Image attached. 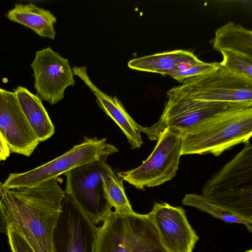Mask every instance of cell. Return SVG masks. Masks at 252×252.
I'll return each instance as SVG.
<instances>
[{"label": "cell", "mask_w": 252, "mask_h": 252, "mask_svg": "<svg viewBox=\"0 0 252 252\" xmlns=\"http://www.w3.org/2000/svg\"><path fill=\"white\" fill-rule=\"evenodd\" d=\"M10 20L25 26L41 37L54 39L55 16L49 10L32 3H16L6 15Z\"/></svg>", "instance_id": "obj_17"}, {"label": "cell", "mask_w": 252, "mask_h": 252, "mask_svg": "<svg viewBox=\"0 0 252 252\" xmlns=\"http://www.w3.org/2000/svg\"><path fill=\"white\" fill-rule=\"evenodd\" d=\"M202 62L192 52L176 50L135 58L127 65L138 71L171 76Z\"/></svg>", "instance_id": "obj_15"}, {"label": "cell", "mask_w": 252, "mask_h": 252, "mask_svg": "<svg viewBox=\"0 0 252 252\" xmlns=\"http://www.w3.org/2000/svg\"><path fill=\"white\" fill-rule=\"evenodd\" d=\"M252 107V102H214L187 98L168 97L158 120L140 131L150 140H157L159 134L169 128L184 133L216 116Z\"/></svg>", "instance_id": "obj_6"}, {"label": "cell", "mask_w": 252, "mask_h": 252, "mask_svg": "<svg viewBox=\"0 0 252 252\" xmlns=\"http://www.w3.org/2000/svg\"><path fill=\"white\" fill-rule=\"evenodd\" d=\"M220 65L230 71L252 80V57L228 51L220 52Z\"/></svg>", "instance_id": "obj_21"}, {"label": "cell", "mask_w": 252, "mask_h": 252, "mask_svg": "<svg viewBox=\"0 0 252 252\" xmlns=\"http://www.w3.org/2000/svg\"><path fill=\"white\" fill-rule=\"evenodd\" d=\"M10 153L8 145L0 131V161L5 160L9 156Z\"/></svg>", "instance_id": "obj_24"}, {"label": "cell", "mask_w": 252, "mask_h": 252, "mask_svg": "<svg viewBox=\"0 0 252 252\" xmlns=\"http://www.w3.org/2000/svg\"><path fill=\"white\" fill-rule=\"evenodd\" d=\"M14 93L39 142L50 138L55 133V127L42 104V100L22 86H18Z\"/></svg>", "instance_id": "obj_16"}, {"label": "cell", "mask_w": 252, "mask_h": 252, "mask_svg": "<svg viewBox=\"0 0 252 252\" xmlns=\"http://www.w3.org/2000/svg\"><path fill=\"white\" fill-rule=\"evenodd\" d=\"M245 252H252V250H250L247 251Z\"/></svg>", "instance_id": "obj_25"}, {"label": "cell", "mask_w": 252, "mask_h": 252, "mask_svg": "<svg viewBox=\"0 0 252 252\" xmlns=\"http://www.w3.org/2000/svg\"><path fill=\"white\" fill-rule=\"evenodd\" d=\"M181 134V155L211 154L219 156L252 135V107L209 119Z\"/></svg>", "instance_id": "obj_3"}, {"label": "cell", "mask_w": 252, "mask_h": 252, "mask_svg": "<svg viewBox=\"0 0 252 252\" xmlns=\"http://www.w3.org/2000/svg\"><path fill=\"white\" fill-rule=\"evenodd\" d=\"M243 149L205 184L202 195L231 213L252 221V145Z\"/></svg>", "instance_id": "obj_2"}, {"label": "cell", "mask_w": 252, "mask_h": 252, "mask_svg": "<svg viewBox=\"0 0 252 252\" xmlns=\"http://www.w3.org/2000/svg\"><path fill=\"white\" fill-rule=\"evenodd\" d=\"M148 214L167 252H192L198 237L182 207L156 202Z\"/></svg>", "instance_id": "obj_12"}, {"label": "cell", "mask_w": 252, "mask_h": 252, "mask_svg": "<svg viewBox=\"0 0 252 252\" xmlns=\"http://www.w3.org/2000/svg\"><path fill=\"white\" fill-rule=\"evenodd\" d=\"M109 156L77 167L63 174L64 193L94 225L103 222L112 211L103 187L102 174Z\"/></svg>", "instance_id": "obj_8"}, {"label": "cell", "mask_w": 252, "mask_h": 252, "mask_svg": "<svg viewBox=\"0 0 252 252\" xmlns=\"http://www.w3.org/2000/svg\"><path fill=\"white\" fill-rule=\"evenodd\" d=\"M102 222L95 252H167L149 214L112 211Z\"/></svg>", "instance_id": "obj_4"}, {"label": "cell", "mask_w": 252, "mask_h": 252, "mask_svg": "<svg viewBox=\"0 0 252 252\" xmlns=\"http://www.w3.org/2000/svg\"><path fill=\"white\" fill-rule=\"evenodd\" d=\"M103 187L114 211L119 214H132L133 211L125 192L123 180L116 175L107 164L102 174Z\"/></svg>", "instance_id": "obj_19"}, {"label": "cell", "mask_w": 252, "mask_h": 252, "mask_svg": "<svg viewBox=\"0 0 252 252\" xmlns=\"http://www.w3.org/2000/svg\"><path fill=\"white\" fill-rule=\"evenodd\" d=\"M149 157L138 167L117 175L139 189L159 186L171 180L178 169L182 139L180 133L166 128L158 138Z\"/></svg>", "instance_id": "obj_9"}, {"label": "cell", "mask_w": 252, "mask_h": 252, "mask_svg": "<svg viewBox=\"0 0 252 252\" xmlns=\"http://www.w3.org/2000/svg\"><path fill=\"white\" fill-rule=\"evenodd\" d=\"M183 205L193 207L200 211L207 213L212 216L228 223H237L246 225L252 232V221L236 216L211 202L202 195L189 193L185 195L182 200Z\"/></svg>", "instance_id": "obj_20"}, {"label": "cell", "mask_w": 252, "mask_h": 252, "mask_svg": "<svg viewBox=\"0 0 252 252\" xmlns=\"http://www.w3.org/2000/svg\"><path fill=\"white\" fill-rule=\"evenodd\" d=\"M0 131L10 152L29 157L39 143L14 92L0 88Z\"/></svg>", "instance_id": "obj_13"}, {"label": "cell", "mask_w": 252, "mask_h": 252, "mask_svg": "<svg viewBox=\"0 0 252 252\" xmlns=\"http://www.w3.org/2000/svg\"><path fill=\"white\" fill-rule=\"evenodd\" d=\"M220 63H205L202 62L189 66L187 69L180 71L171 77L179 83H182L185 79L190 77L205 73L219 68Z\"/></svg>", "instance_id": "obj_22"}, {"label": "cell", "mask_w": 252, "mask_h": 252, "mask_svg": "<svg viewBox=\"0 0 252 252\" xmlns=\"http://www.w3.org/2000/svg\"><path fill=\"white\" fill-rule=\"evenodd\" d=\"M97 227L65 196L53 234L54 252H95Z\"/></svg>", "instance_id": "obj_11"}, {"label": "cell", "mask_w": 252, "mask_h": 252, "mask_svg": "<svg viewBox=\"0 0 252 252\" xmlns=\"http://www.w3.org/2000/svg\"><path fill=\"white\" fill-rule=\"evenodd\" d=\"M31 66L36 95L51 105L62 100L66 88L75 84L68 59L50 47L37 51Z\"/></svg>", "instance_id": "obj_10"}, {"label": "cell", "mask_w": 252, "mask_h": 252, "mask_svg": "<svg viewBox=\"0 0 252 252\" xmlns=\"http://www.w3.org/2000/svg\"><path fill=\"white\" fill-rule=\"evenodd\" d=\"M65 196L58 177L32 187L9 189L0 181V232L14 230L35 252H54V231Z\"/></svg>", "instance_id": "obj_1"}, {"label": "cell", "mask_w": 252, "mask_h": 252, "mask_svg": "<svg viewBox=\"0 0 252 252\" xmlns=\"http://www.w3.org/2000/svg\"><path fill=\"white\" fill-rule=\"evenodd\" d=\"M214 48L252 57V32L240 24L228 22L215 32Z\"/></svg>", "instance_id": "obj_18"}, {"label": "cell", "mask_w": 252, "mask_h": 252, "mask_svg": "<svg viewBox=\"0 0 252 252\" xmlns=\"http://www.w3.org/2000/svg\"><path fill=\"white\" fill-rule=\"evenodd\" d=\"M118 152L106 138L85 137L81 143L47 163L25 172L10 173L2 186L8 189L32 187Z\"/></svg>", "instance_id": "obj_7"}, {"label": "cell", "mask_w": 252, "mask_h": 252, "mask_svg": "<svg viewBox=\"0 0 252 252\" xmlns=\"http://www.w3.org/2000/svg\"><path fill=\"white\" fill-rule=\"evenodd\" d=\"M74 75L78 76L89 87L96 98L98 106L120 127L126 137L132 149L140 148L142 140L139 124L126 110L122 102L116 96L106 94L90 79L86 66H74Z\"/></svg>", "instance_id": "obj_14"}, {"label": "cell", "mask_w": 252, "mask_h": 252, "mask_svg": "<svg viewBox=\"0 0 252 252\" xmlns=\"http://www.w3.org/2000/svg\"><path fill=\"white\" fill-rule=\"evenodd\" d=\"M12 252H35L27 241L20 234L11 229L4 233Z\"/></svg>", "instance_id": "obj_23"}, {"label": "cell", "mask_w": 252, "mask_h": 252, "mask_svg": "<svg viewBox=\"0 0 252 252\" xmlns=\"http://www.w3.org/2000/svg\"><path fill=\"white\" fill-rule=\"evenodd\" d=\"M167 95L206 101L252 102V80L220 65L213 71L186 78L167 91Z\"/></svg>", "instance_id": "obj_5"}]
</instances>
